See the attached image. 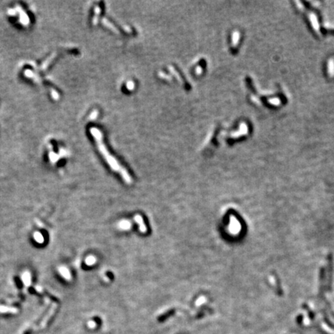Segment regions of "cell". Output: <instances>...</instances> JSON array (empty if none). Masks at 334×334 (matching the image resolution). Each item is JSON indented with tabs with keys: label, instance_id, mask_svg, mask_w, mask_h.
Returning <instances> with one entry per match:
<instances>
[{
	"label": "cell",
	"instance_id": "6",
	"mask_svg": "<svg viewBox=\"0 0 334 334\" xmlns=\"http://www.w3.org/2000/svg\"><path fill=\"white\" fill-rule=\"evenodd\" d=\"M33 238L35 239V241H36L39 244H43L44 242V238L43 236L42 235V234L40 232H35L33 234Z\"/></svg>",
	"mask_w": 334,
	"mask_h": 334
},
{
	"label": "cell",
	"instance_id": "7",
	"mask_svg": "<svg viewBox=\"0 0 334 334\" xmlns=\"http://www.w3.org/2000/svg\"><path fill=\"white\" fill-rule=\"evenodd\" d=\"M0 312H16L17 310L12 308H9L5 306H0Z\"/></svg>",
	"mask_w": 334,
	"mask_h": 334
},
{
	"label": "cell",
	"instance_id": "1",
	"mask_svg": "<svg viewBox=\"0 0 334 334\" xmlns=\"http://www.w3.org/2000/svg\"><path fill=\"white\" fill-rule=\"evenodd\" d=\"M91 133L92 136L95 138V141H96L97 146L98 147L99 151L102 153V156H104V158L105 159L106 162H107L108 164L109 165V166L111 167V169L114 170V171L117 172L119 174L121 175V177H122V179L124 180V181L127 183H132L133 180H132V177L129 175V172L126 170V168H124L119 162L117 161L115 158L112 156V155L109 153V152L108 151L107 148L105 146L103 143V139H102V134L100 131L98 130L96 128H91Z\"/></svg>",
	"mask_w": 334,
	"mask_h": 334
},
{
	"label": "cell",
	"instance_id": "4",
	"mask_svg": "<svg viewBox=\"0 0 334 334\" xmlns=\"http://www.w3.org/2000/svg\"><path fill=\"white\" fill-rule=\"evenodd\" d=\"M59 271L60 273L61 274V275L67 280H71V275L70 273L68 268H67L66 267H60L59 268Z\"/></svg>",
	"mask_w": 334,
	"mask_h": 334
},
{
	"label": "cell",
	"instance_id": "3",
	"mask_svg": "<svg viewBox=\"0 0 334 334\" xmlns=\"http://www.w3.org/2000/svg\"><path fill=\"white\" fill-rule=\"evenodd\" d=\"M56 308H57V305H55V304H53V306L51 307V309H50V312H48V314H47V315H46V317H45L44 320H43L42 324H41V327L43 328L45 326H46V323H47V322H48V320H49V319H50V318L51 316H52L53 314L54 313L55 309H56Z\"/></svg>",
	"mask_w": 334,
	"mask_h": 334
},
{
	"label": "cell",
	"instance_id": "5",
	"mask_svg": "<svg viewBox=\"0 0 334 334\" xmlns=\"http://www.w3.org/2000/svg\"><path fill=\"white\" fill-rule=\"evenodd\" d=\"M22 280L23 282L24 285H26V286H29L31 283V276L30 274H29V271H26L22 274Z\"/></svg>",
	"mask_w": 334,
	"mask_h": 334
},
{
	"label": "cell",
	"instance_id": "8",
	"mask_svg": "<svg viewBox=\"0 0 334 334\" xmlns=\"http://www.w3.org/2000/svg\"><path fill=\"white\" fill-rule=\"evenodd\" d=\"M86 264L88 265H94L95 263V261H96V258H95V257L94 256H91V255H90L89 257H88V258H86Z\"/></svg>",
	"mask_w": 334,
	"mask_h": 334
},
{
	"label": "cell",
	"instance_id": "9",
	"mask_svg": "<svg viewBox=\"0 0 334 334\" xmlns=\"http://www.w3.org/2000/svg\"><path fill=\"white\" fill-rule=\"evenodd\" d=\"M120 227H122V229H128V228H129V227H131V224H129V222H127V221H125V222H122L120 224Z\"/></svg>",
	"mask_w": 334,
	"mask_h": 334
},
{
	"label": "cell",
	"instance_id": "2",
	"mask_svg": "<svg viewBox=\"0 0 334 334\" xmlns=\"http://www.w3.org/2000/svg\"><path fill=\"white\" fill-rule=\"evenodd\" d=\"M135 221L136 222L139 224V231H141L142 233H146L147 231V228H146V226L145 224L144 221H143V218L140 215H136L134 217Z\"/></svg>",
	"mask_w": 334,
	"mask_h": 334
}]
</instances>
